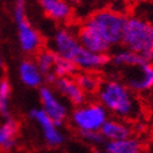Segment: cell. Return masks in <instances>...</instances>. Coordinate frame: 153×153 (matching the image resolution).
<instances>
[{"mask_svg": "<svg viewBox=\"0 0 153 153\" xmlns=\"http://www.w3.org/2000/svg\"><path fill=\"white\" fill-rule=\"evenodd\" d=\"M80 136L83 141L88 142L90 144H94V146H101V144L106 143V138L101 133V131H85L80 132Z\"/></svg>", "mask_w": 153, "mask_h": 153, "instance_id": "obj_22", "label": "cell"}, {"mask_svg": "<svg viewBox=\"0 0 153 153\" xmlns=\"http://www.w3.org/2000/svg\"><path fill=\"white\" fill-rule=\"evenodd\" d=\"M53 86L56 87V90L66 97L74 106H80L82 103H85L86 101V94L83 91L77 81L75 80L72 76H62V77H57L53 81Z\"/></svg>", "mask_w": 153, "mask_h": 153, "instance_id": "obj_11", "label": "cell"}, {"mask_svg": "<svg viewBox=\"0 0 153 153\" xmlns=\"http://www.w3.org/2000/svg\"><path fill=\"white\" fill-rule=\"evenodd\" d=\"M149 1H153V0H149Z\"/></svg>", "mask_w": 153, "mask_h": 153, "instance_id": "obj_26", "label": "cell"}, {"mask_svg": "<svg viewBox=\"0 0 153 153\" xmlns=\"http://www.w3.org/2000/svg\"><path fill=\"white\" fill-rule=\"evenodd\" d=\"M103 146L105 152L107 153H140L143 149L142 143L137 138H133V137L107 141Z\"/></svg>", "mask_w": 153, "mask_h": 153, "instance_id": "obj_15", "label": "cell"}, {"mask_svg": "<svg viewBox=\"0 0 153 153\" xmlns=\"http://www.w3.org/2000/svg\"><path fill=\"white\" fill-rule=\"evenodd\" d=\"M111 61L118 67H132V66H140L149 60H147L140 52H136L125 48L123 50L117 51L114 53L111 57Z\"/></svg>", "mask_w": 153, "mask_h": 153, "instance_id": "obj_17", "label": "cell"}, {"mask_svg": "<svg viewBox=\"0 0 153 153\" xmlns=\"http://www.w3.org/2000/svg\"><path fill=\"white\" fill-rule=\"evenodd\" d=\"M101 133L106 138V141H114V140H122L131 137L132 129L125 122H121L118 120H108L105 121V123L101 127Z\"/></svg>", "mask_w": 153, "mask_h": 153, "instance_id": "obj_14", "label": "cell"}, {"mask_svg": "<svg viewBox=\"0 0 153 153\" xmlns=\"http://www.w3.org/2000/svg\"><path fill=\"white\" fill-rule=\"evenodd\" d=\"M77 70L76 66L72 61L67 60L65 57L57 56L55 67H53V74L56 75V77H62V76H74Z\"/></svg>", "mask_w": 153, "mask_h": 153, "instance_id": "obj_21", "label": "cell"}, {"mask_svg": "<svg viewBox=\"0 0 153 153\" xmlns=\"http://www.w3.org/2000/svg\"><path fill=\"white\" fill-rule=\"evenodd\" d=\"M143 56L146 57L147 60H149V61H153V44L151 45V48L148 49V51H147L146 53H144Z\"/></svg>", "mask_w": 153, "mask_h": 153, "instance_id": "obj_23", "label": "cell"}, {"mask_svg": "<svg viewBox=\"0 0 153 153\" xmlns=\"http://www.w3.org/2000/svg\"><path fill=\"white\" fill-rule=\"evenodd\" d=\"M11 96V85L6 79L0 80V116L5 120L10 117L9 100Z\"/></svg>", "mask_w": 153, "mask_h": 153, "instance_id": "obj_20", "label": "cell"}, {"mask_svg": "<svg viewBox=\"0 0 153 153\" xmlns=\"http://www.w3.org/2000/svg\"><path fill=\"white\" fill-rule=\"evenodd\" d=\"M80 45L81 44L77 39V36L67 29H59L56 34L53 35V39L51 42L52 50L59 56L65 57L70 61Z\"/></svg>", "mask_w": 153, "mask_h": 153, "instance_id": "obj_10", "label": "cell"}, {"mask_svg": "<svg viewBox=\"0 0 153 153\" xmlns=\"http://www.w3.org/2000/svg\"><path fill=\"white\" fill-rule=\"evenodd\" d=\"M75 80L77 81L80 87L85 91V94H96L101 85V79L97 75L92 74V71H86L82 74H75Z\"/></svg>", "mask_w": 153, "mask_h": 153, "instance_id": "obj_19", "label": "cell"}, {"mask_svg": "<svg viewBox=\"0 0 153 153\" xmlns=\"http://www.w3.org/2000/svg\"><path fill=\"white\" fill-rule=\"evenodd\" d=\"M71 61L77 66V68H81L83 71H96L108 64L111 61V56L108 53L90 51L85 46L80 45L75 51Z\"/></svg>", "mask_w": 153, "mask_h": 153, "instance_id": "obj_7", "label": "cell"}, {"mask_svg": "<svg viewBox=\"0 0 153 153\" xmlns=\"http://www.w3.org/2000/svg\"><path fill=\"white\" fill-rule=\"evenodd\" d=\"M67 1L70 3V4H79V3L81 1V0H67Z\"/></svg>", "mask_w": 153, "mask_h": 153, "instance_id": "obj_24", "label": "cell"}, {"mask_svg": "<svg viewBox=\"0 0 153 153\" xmlns=\"http://www.w3.org/2000/svg\"><path fill=\"white\" fill-rule=\"evenodd\" d=\"M30 117L34 121H36L37 125L41 127L45 142H46L50 147H59L60 144L64 143V141H65L64 134L59 131L57 126L53 123L52 120L48 116V113L44 110H39V108L33 110L30 112Z\"/></svg>", "mask_w": 153, "mask_h": 153, "instance_id": "obj_9", "label": "cell"}, {"mask_svg": "<svg viewBox=\"0 0 153 153\" xmlns=\"http://www.w3.org/2000/svg\"><path fill=\"white\" fill-rule=\"evenodd\" d=\"M121 44L126 49L144 55L153 44V24L140 16H126Z\"/></svg>", "mask_w": 153, "mask_h": 153, "instance_id": "obj_3", "label": "cell"}, {"mask_svg": "<svg viewBox=\"0 0 153 153\" xmlns=\"http://www.w3.org/2000/svg\"><path fill=\"white\" fill-rule=\"evenodd\" d=\"M40 100L42 103V110L57 127L62 126L67 117V108L62 102L59 101L53 91L49 87H40Z\"/></svg>", "mask_w": 153, "mask_h": 153, "instance_id": "obj_8", "label": "cell"}, {"mask_svg": "<svg viewBox=\"0 0 153 153\" xmlns=\"http://www.w3.org/2000/svg\"><path fill=\"white\" fill-rule=\"evenodd\" d=\"M19 75L22 83L29 87H39L44 81V75L33 60H24L19 66Z\"/></svg>", "mask_w": 153, "mask_h": 153, "instance_id": "obj_13", "label": "cell"}, {"mask_svg": "<svg viewBox=\"0 0 153 153\" xmlns=\"http://www.w3.org/2000/svg\"><path fill=\"white\" fill-rule=\"evenodd\" d=\"M45 15L53 21L65 22L72 16V7L67 0H37Z\"/></svg>", "mask_w": 153, "mask_h": 153, "instance_id": "obj_12", "label": "cell"}, {"mask_svg": "<svg viewBox=\"0 0 153 153\" xmlns=\"http://www.w3.org/2000/svg\"><path fill=\"white\" fill-rule=\"evenodd\" d=\"M3 65H4V61H3V57L0 56V67H1Z\"/></svg>", "mask_w": 153, "mask_h": 153, "instance_id": "obj_25", "label": "cell"}, {"mask_svg": "<svg viewBox=\"0 0 153 153\" xmlns=\"http://www.w3.org/2000/svg\"><path fill=\"white\" fill-rule=\"evenodd\" d=\"M131 68V74L127 75L126 85L133 92H144L153 88V62L147 61L140 66L125 67Z\"/></svg>", "mask_w": 153, "mask_h": 153, "instance_id": "obj_6", "label": "cell"}, {"mask_svg": "<svg viewBox=\"0 0 153 153\" xmlns=\"http://www.w3.org/2000/svg\"><path fill=\"white\" fill-rule=\"evenodd\" d=\"M57 56L59 55L52 49H42L41 48L36 52V65L39 67V70L41 71V74L44 75V77L50 74H53V67H55Z\"/></svg>", "mask_w": 153, "mask_h": 153, "instance_id": "obj_18", "label": "cell"}, {"mask_svg": "<svg viewBox=\"0 0 153 153\" xmlns=\"http://www.w3.org/2000/svg\"><path fill=\"white\" fill-rule=\"evenodd\" d=\"M125 21L126 16L123 14L111 9H102L91 14L83 21L81 27L94 34L112 48L121 44V36Z\"/></svg>", "mask_w": 153, "mask_h": 153, "instance_id": "obj_2", "label": "cell"}, {"mask_svg": "<svg viewBox=\"0 0 153 153\" xmlns=\"http://www.w3.org/2000/svg\"><path fill=\"white\" fill-rule=\"evenodd\" d=\"M107 118V110L101 103H82L72 112L71 123L79 132L100 131Z\"/></svg>", "mask_w": 153, "mask_h": 153, "instance_id": "obj_4", "label": "cell"}, {"mask_svg": "<svg viewBox=\"0 0 153 153\" xmlns=\"http://www.w3.org/2000/svg\"><path fill=\"white\" fill-rule=\"evenodd\" d=\"M19 132V123L13 118H6V121L0 126V149L11 151L16 144V136Z\"/></svg>", "mask_w": 153, "mask_h": 153, "instance_id": "obj_16", "label": "cell"}, {"mask_svg": "<svg viewBox=\"0 0 153 153\" xmlns=\"http://www.w3.org/2000/svg\"><path fill=\"white\" fill-rule=\"evenodd\" d=\"M97 97L105 108L120 118H134L140 106L133 91L126 83L117 80L102 81L97 90Z\"/></svg>", "mask_w": 153, "mask_h": 153, "instance_id": "obj_1", "label": "cell"}, {"mask_svg": "<svg viewBox=\"0 0 153 153\" xmlns=\"http://www.w3.org/2000/svg\"><path fill=\"white\" fill-rule=\"evenodd\" d=\"M14 18L19 30L21 50L26 53H36L42 48V37L26 19L25 0H16L14 7Z\"/></svg>", "mask_w": 153, "mask_h": 153, "instance_id": "obj_5", "label": "cell"}]
</instances>
